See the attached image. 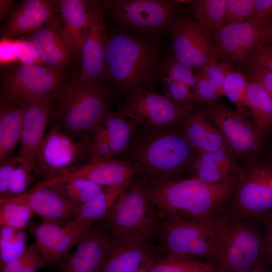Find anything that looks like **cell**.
<instances>
[{"label": "cell", "mask_w": 272, "mask_h": 272, "mask_svg": "<svg viewBox=\"0 0 272 272\" xmlns=\"http://www.w3.org/2000/svg\"><path fill=\"white\" fill-rule=\"evenodd\" d=\"M249 65L262 67L272 72V47L259 42L253 50Z\"/></svg>", "instance_id": "45"}, {"label": "cell", "mask_w": 272, "mask_h": 272, "mask_svg": "<svg viewBox=\"0 0 272 272\" xmlns=\"http://www.w3.org/2000/svg\"><path fill=\"white\" fill-rule=\"evenodd\" d=\"M93 223L73 220L63 224L41 222L32 224L30 232L48 264L58 267L72 248L89 232Z\"/></svg>", "instance_id": "15"}, {"label": "cell", "mask_w": 272, "mask_h": 272, "mask_svg": "<svg viewBox=\"0 0 272 272\" xmlns=\"http://www.w3.org/2000/svg\"><path fill=\"white\" fill-rule=\"evenodd\" d=\"M151 241L143 238H119L110 234L98 272H134L144 263L165 256L161 248Z\"/></svg>", "instance_id": "19"}, {"label": "cell", "mask_w": 272, "mask_h": 272, "mask_svg": "<svg viewBox=\"0 0 272 272\" xmlns=\"http://www.w3.org/2000/svg\"><path fill=\"white\" fill-rule=\"evenodd\" d=\"M229 219L226 213L194 220L159 217L154 239L165 256L199 260L215 266Z\"/></svg>", "instance_id": "4"}, {"label": "cell", "mask_w": 272, "mask_h": 272, "mask_svg": "<svg viewBox=\"0 0 272 272\" xmlns=\"http://www.w3.org/2000/svg\"><path fill=\"white\" fill-rule=\"evenodd\" d=\"M263 42L272 47V26L269 29Z\"/></svg>", "instance_id": "54"}, {"label": "cell", "mask_w": 272, "mask_h": 272, "mask_svg": "<svg viewBox=\"0 0 272 272\" xmlns=\"http://www.w3.org/2000/svg\"><path fill=\"white\" fill-rule=\"evenodd\" d=\"M226 213L233 220L272 217V150L241 165Z\"/></svg>", "instance_id": "6"}, {"label": "cell", "mask_w": 272, "mask_h": 272, "mask_svg": "<svg viewBox=\"0 0 272 272\" xmlns=\"http://www.w3.org/2000/svg\"><path fill=\"white\" fill-rule=\"evenodd\" d=\"M174 57L191 69L200 70L213 58L214 33L194 19L183 18L171 25Z\"/></svg>", "instance_id": "18"}, {"label": "cell", "mask_w": 272, "mask_h": 272, "mask_svg": "<svg viewBox=\"0 0 272 272\" xmlns=\"http://www.w3.org/2000/svg\"><path fill=\"white\" fill-rule=\"evenodd\" d=\"M32 213L27 207L7 201L0 197V225L1 228L21 229L29 221Z\"/></svg>", "instance_id": "38"}, {"label": "cell", "mask_w": 272, "mask_h": 272, "mask_svg": "<svg viewBox=\"0 0 272 272\" xmlns=\"http://www.w3.org/2000/svg\"><path fill=\"white\" fill-rule=\"evenodd\" d=\"M89 159L88 139L75 142L63 133L51 129L45 135L41 147L39 169L57 175Z\"/></svg>", "instance_id": "20"}, {"label": "cell", "mask_w": 272, "mask_h": 272, "mask_svg": "<svg viewBox=\"0 0 272 272\" xmlns=\"http://www.w3.org/2000/svg\"><path fill=\"white\" fill-rule=\"evenodd\" d=\"M89 21L83 33L80 72L74 78L83 83L102 82L105 77L107 38L104 13L99 1H88Z\"/></svg>", "instance_id": "16"}, {"label": "cell", "mask_w": 272, "mask_h": 272, "mask_svg": "<svg viewBox=\"0 0 272 272\" xmlns=\"http://www.w3.org/2000/svg\"><path fill=\"white\" fill-rule=\"evenodd\" d=\"M15 3L11 0L0 1V18L2 20H6L12 9Z\"/></svg>", "instance_id": "51"}, {"label": "cell", "mask_w": 272, "mask_h": 272, "mask_svg": "<svg viewBox=\"0 0 272 272\" xmlns=\"http://www.w3.org/2000/svg\"><path fill=\"white\" fill-rule=\"evenodd\" d=\"M158 219L148 195V185L137 175L103 221L113 236L143 238L152 241Z\"/></svg>", "instance_id": "7"}, {"label": "cell", "mask_w": 272, "mask_h": 272, "mask_svg": "<svg viewBox=\"0 0 272 272\" xmlns=\"http://www.w3.org/2000/svg\"><path fill=\"white\" fill-rule=\"evenodd\" d=\"M241 165L230 151L198 152L189 177L208 183H236Z\"/></svg>", "instance_id": "25"}, {"label": "cell", "mask_w": 272, "mask_h": 272, "mask_svg": "<svg viewBox=\"0 0 272 272\" xmlns=\"http://www.w3.org/2000/svg\"><path fill=\"white\" fill-rule=\"evenodd\" d=\"M162 78L181 83L194 90L196 83L192 69L179 61L174 56L165 64Z\"/></svg>", "instance_id": "41"}, {"label": "cell", "mask_w": 272, "mask_h": 272, "mask_svg": "<svg viewBox=\"0 0 272 272\" xmlns=\"http://www.w3.org/2000/svg\"><path fill=\"white\" fill-rule=\"evenodd\" d=\"M110 233L102 220L94 223L89 232L59 265L58 272H98L105 255Z\"/></svg>", "instance_id": "24"}, {"label": "cell", "mask_w": 272, "mask_h": 272, "mask_svg": "<svg viewBox=\"0 0 272 272\" xmlns=\"http://www.w3.org/2000/svg\"><path fill=\"white\" fill-rule=\"evenodd\" d=\"M188 110L166 96L142 87L129 92L119 111L137 125L153 128L181 125Z\"/></svg>", "instance_id": "13"}, {"label": "cell", "mask_w": 272, "mask_h": 272, "mask_svg": "<svg viewBox=\"0 0 272 272\" xmlns=\"http://www.w3.org/2000/svg\"><path fill=\"white\" fill-rule=\"evenodd\" d=\"M150 272H217L208 262L176 256H165L156 259Z\"/></svg>", "instance_id": "33"}, {"label": "cell", "mask_w": 272, "mask_h": 272, "mask_svg": "<svg viewBox=\"0 0 272 272\" xmlns=\"http://www.w3.org/2000/svg\"><path fill=\"white\" fill-rule=\"evenodd\" d=\"M49 186L77 207L89 200L103 188L101 185L80 179L67 180Z\"/></svg>", "instance_id": "34"}, {"label": "cell", "mask_w": 272, "mask_h": 272, "mask_svg": "<svg viewBox=\"0 0 272 272\" xmlns=\"http://www.w3.org/2000/svg\"><path fill=\"white\" fill-rule=\"evenodd\" d=\"M18 230L1 228L0 268L17 258L26 246L24 234Z\"/></svg>", "instance_id": "36"}, {"label": "cell", "mask_w": 272, "mask_h": 272, "mask_svg": "<svg viewBox=\"0 0 272 272\" xmlns=\"http://www.w3.org/2000/svg\"><path fill=\"white\" fill-rule=\"evenodd\" d=\"M130 182L103 188L95 196L77 208L74 219L92 223L104 220Z\"/></svg>", "instance_id": "29"}, {"label": "cell", "mask_w": 272, "mask_h": 272, "mask_svg": "<svg viewBox=\"0 0 272 272\" xmlns=\"http://www.w3.org/2000/svg\"><path fill=\"white\" fill-rule=\"evenodd\" d=\"M252 19H272V0H255V12Z\"/></svg>", "instance_id": "48"}, {"label": "cell", "mask_w": 272, "mask_h": 272, "mask_svg": "<svg viewBox=\"0 0 272 272\" xmlns=\"http://www.w3.org/2000/svg\"><path fill=\"white\" fill-rule=\"evenodd\" d=\"M249 66L250 79L260 85L272 99V72L260 67Z\"/></svg>", "instance_id": "46"}, {"label": "cell", "mask_w": 272, "mask_h": 272, "mask_svg": "<svg viewBox=\"0 0 272 272\" xmlns=\"http://www.w3.org/2000/svg\"><path fill=\"white\" fill-rule=\"evenodd\" d=\"M165 96L186 110L196 107L193 91L186 85L162 78Z\"/></svg>", "instance_id": "40"}, {"label": "cell", "mask_w": 272, "mask_h": 272, "mask_svg": "<svg viewBox=\"0 0 272 272\" xmlns=\"http://www.w3.org/2000/svg\"><path fill=\"white\" fill-rule=\"evenodd\" d=\"M237 272H269L265 268V266L261 265L252 268L239 271Z\"/></svg>", "instance_id": "53"}, {"label": "cell", "mask_w": 272, "mask_h": 272, "mask_svg": "<svg viewBox=\"0 0 272 272\" xmlns=\"http://www.w3.org/2000/svg\"><path fill=\"white\" fill-rule=\"evenodd\" d=\"M227 0L192 1L191 10L195 20L202 27L214 33L222 25Z\"/></svg>", "instance_id": "32"}, {"label": "cell", "mask_w": 272, "mask_h": 272, "mask_svg": "<svg viewBox=\"0 0 272 272\" xmlns=\"http://www.w3.org/2000/svg\"><path fill=\"white\" fill-rule=\"evenodd\" d=\"M3 199L28 208L42 222L63 224L75 218L78 207L68 201L51 186H34L16 196L1 195Z\"/></svg>", "instance_id": "21"}, {"label": "cell", "mask_w": 272, "mask_h": 272, "mask_svg": "<svg viewBox=\"0 0 272 272\" xmlns=\"http://www.w3.org/2000/svg\"><path fill=\"white\" fill-rule=\"evenodd\" d=\"M14 44L17 61L40 65L44 63L36 48L28 39H14Z\"/></svg>", "instance_id": "43"}, {"label": "cell", "mask_w": 272, "mask_h": 272, "mask_svg": "<svg viewBox=\"0 0 272 272\" xmlns=\"http://www.w3.org/2000/svg\"><path fill=\"white\" fill-rule=\"evenodd\" d=\"M248 80L239 72L229 70L225 77L223 85V95L238 108H248L247 88Z\"/></svg>", "instance_id": "37"}, {"label": "cell", "mask_w": 272, "mask_h": 272, "mask_svg": "<svg viewBox=\"0 0 272 272\" xmlns=\"http://www.w3.org/2000/svg\"><path fill=\"white\" fill-rule=\"evenodd\" d=\"M14 39L2 38L0 42V61L2 65L17 61Z\"/></svg>", "instance_id": "47"}, {"label": "cell", "mask_w": 272, "mask_h": 272, "mask_svg": "<svg viewBox=\"0 0 272 272\" xmlns=\"http://www.w3.org/2000/svg\"><path fill=\"white\" fill-rule=\"evenodd\" d=\"M231 67L227 63L218 61L213 58L197 73L210 80L223 92V85L226 75Z\"/></svg>", "instance_id": "44"}, {"label": "cell", "mask_w": 272, "mask_h": 272, "mask_svg": "<svg viewBox=\"0 0 272 272\" xmlns=\"http://www.w3.org/2000/svg\"><path fill=\"white\" fill-rule=\"evenodd\" d=\"M88 151L90 158L93 156L114 158L110 147L108 133L103 124L90 136Z\"/></svg>", "instance_id": "42"}, {"label": "cell", "mask_w": 272, "mask_h": 272, "mask_svg": "<svg viewBox=\"0 0 272 272\" xmlns=\"http://www.w3.org/2000/svg\"><path fill=\"white\" fill-rule=\"evenodd\" d=\"M27 38L47 66L62 70L77 55L69 43L58 13Z\"/></svg>", "instance_id": "22"}, {"label": "cell", "mask_w": 272, "mask_h": 272, "mask_svg": "<svg viewBox=\"0 0 272 272\" xmlns=\"http://www.w3.org/2000/svg\"><path fill=\"white\" fill-rule=\"evenodd\" d=\"M229 219L215 267L217 272H237L266 264L265 238L261 221Z\"/></svg>", "instance_id": "9"}, {"label": "cell", "mask_w": 272, "mask_h": 272, "mask_svg": "<svg viewBox=\"0 0 272 272\" xmlns=\"http://www.w3.org/2000/svg\"><path fill=\"white\" fill-rule=\"evenodd\" d=\"M42 268L53 269L44 259L34 243L26 245L20 255L1 267L0 272H36Z\"/></svg>", "instance_id": "35"}, {"label": "cell", "mask_w": 272, "mask_h": 272, "mask_svg": "<svg viewBox=\"0 0 272 272\" xmlns=\"http://www.w3.org/2000/svg\"><path fill=\"white\" fill-rule=\"evenodd\" d=\"M155 260L150 261L144 263L134 272H150L151 267Z\"/></svg>", "instance_id": "52"}, {"label": "cell", "mask_w": 272, "mask_h": 272, "mask_svg": "<svg viewBox=\"0 0 272 272\" xmlns=\"http://www.w3.org/2000/svg\"><path fill=\"white\" fill-rule=\"evenodd\" d=\"M58 1L24 0L14 4L1 28L2 38L14 39L40 28L58 12Z\"/></svg>", "instance_id": "23"}, {"label": "cell", "mask_w": 272, "mask_h": 272, "mask_svg": "<svg viewBox=\"0 0 272 272\" xmlns=\"http://www.w3.org/2000/svg\"><path fill=\"white\" fill-rule=\"evenodd\" d=\"M62 70L19 63L1 74L0 104L23 108L52 94L63 83Z\"/></svg>", "instance_id": "10"}, {"label": "cell", "mask_w": 272, "mask_h": 272, "mask_svg": "<svg viewBox=\"0 0 272 272\" xmlns=\"http://www.w3.org/2000/svg\"><path fill=\"white\" fill-rule=\"evenodd\" d=\"M102 5L123 29L137 33L160 30L175 13L172 3L163 0H108Z\"/></svg>", "instance_id": "12"}, {"label": "cell", "mask_w": 272, "mask_h": 272, "mask_svg": "<svg viewBox=\"0 0 272 272\" xmlns=\"http://www.w3.org/2000/svg\"><path fill=\"white\" fill-rule=\"evenodd\" d=\"M181 126L187 140L197 152L230 151L219 129L196 107L188 111Z\"/></svg>", "instance_id": "26"}, {"label": "cell", "mask_w": 272, "mask_h": 272, "mask_svg": "<svg viewBox=\"0 0 272 272\" xmlns=\"http://www.w3.org/2000/svg\"><path fill=\"white\" fill-rule=\"evenodd\" d=\"M235 183H208L189 177L148 185V193L160 218L199 220L217 213Z\"/></svg>", "instance_id": "3"}, {"label": "cell", "mask_w": 272, "mask_h": 272, "mask_svg": "<svg viewBox=\"0 0 272 272\" xmlns=\"http://www.w3.org/2000/svg\"><path fill=\"white\" fill-rule=\"evenodd\" d=\"M247 88L251 120L258 130L270 138L272 135V99L257 83L250 79Z\"/></svg>", "instance_id": "30"}, {"label": "cell", "mask_w": 272, "mask_h": 272, "mask_svg": "<svg viewBox=\"0 0 272 272\" xmlns=\"http://www.w3.org/2000/svg\"><path fill=\"white\" fill-rule=\"evenodd\" d=\"M176 2H178V3H186V2H188L189 1H176Z\"/></svg>", "instance_id": "55"}, {"label": "cell", "mask_w": 272, "mask_h": 272, "mask_svg": "<svg viewBox=\"0 0 272 272\" xmlns=\"http://www.w3.org/2000/svg\"><path fill=\"white\" fill-rule=\"evenodd\" d=\"M138 173L137 167L128 161L93 156L86 162L42 180L35 186H49L79 179L109 186L130 183Z\"/></svg>", "instance_id": "17"}, {"label": "cell", "mask_w": 272, "mask_h": 272, "mask_svg": "<svg viewBox=\"0 0 272 272\" xmlns=\"http://www.w3.org/2000/svg\"><path fill=\"white\" fill-rule=\"evenodd\" d=\"M24 108L0 104V164L13 158L20 143Z\"/></svg>", "instance_id": "28"}, {"label": "cell", "mask_w": 272, "mask_h": 272, "mask_svg": "<svg viewBox=\"0 0 272 272\" xmlns=\"http://www.w3.org/2000/svg\"><path fill=\"white\" fill-rule=\"evenodd\" d=\"M271 26L272 19L222 26L214 33L213 58L231 66L249 64L253 50Z\"/></svg>", "instance_id": "11"}, {"label": "cell", "mask_w": 272, "mask_h": 272, "mask_svg": "<svg viewBox=\"0 0 272 272\" xmlns=\"http://www.w3.org/2000/svg\"><path fill=\"white\" fill-rule=\"evenodd\" d=\"M197 109L219 129L240 165L272 150L270 138L263 134L248 118L250 113L247 108L234 110L219 103Z\"/></svg>", "instance_id": "8"}, {"label": "cell", "mask_w": 272, "mask_h": 272, "mask_svg": "<svg viewBox=\"0 0 272 272\" xmlns=\"http://www.w3.org/2000/svg\"><path fill=\"white\" fill-rule=\"evenodd\" d=\"M109 92L102 82L63 83L52 94L49 125L75 142L86 141L109 111Z\"/></svg>", "instance_id": "2"}, {"label": "cell", "mask_w": 272, "mask_h": 272, "mask_svg": "<svg viewBox=\"0 0 272 272\" xmlns=\"http://www.w3.org/2000/svg\"><path fill=\"white\" fill-rule=\"evenodd\" d=\"M24 173L18 170L13 171L8 187L13 191H19L24 188L25 183L24 181Z\"/></svg>", "instance_id": "50"}, {"label": "cell", "mask_w": 272, "mask_h": 272, "mask_svg": "<svg viewBox=\"0 0 272 272\" xmlns=\"http://www.w3.org/2000/svg\"><path fill=\"white\" fill-rule=\"evenodd\" d=\"M265 238L266 263L272 268V217L261 221Z\"/></svg>", "instance_id": "49"}, {"label": "cell", "mask_w": 272, "mask_h": 272, "mask_svg": "<svg viewBox=\"0 0 272 272\" xmlns=\"http://www.w3.org/2000/svg\"><path fill=\"white\" fill-rule=\"evenodd\" d=\"M159 54L147 40L125 32L107 36L105 77L119 89L147 88L155 76Z\"/></svg>", "instance_id": "5"}, {"label": "cell", "mask_w": 272, "mask_h": 272, "mask_svg": "<svg viewBox=\"0 0 272 272\" xmlns=\"http://www.w3.org/2000/svg\"><path fill=\"white\" fill-rule=\"evenodd\" d=\"M103 124L108 133L112 156L115 158L127 148L137 125L119 111H109Z\"/></svg>", "instance_id": "31"}, {"label": "cell", "mask_w": 272, "mask_h": 272, "mask_svg": "<svg viewBox=\"0 0 272 272\" xmlns=\"http://www.w3.org/2000/svg\"><path fill=\"white\" fill-rule=\"evenodd\" d=\"M52 94L23 107V123L19 150L15 156L1 167L18 163L28 173L38 170L40 151L49 122Z\"/></svg>", "instance_id": "14"}, {"label": "cell", "mask_w": 272, "mask_h": 272, "mask_svg": "<svg viewBox=\"0 0 272 272\" xmlns=\"http://www.w3.org/2000/svg\"><path fill=\"white\" fill-rule=\"evenodd\" d=\"M150 128L132 148L128 160L147 185L178 180L188 173L198 152L183 128Z\"/></svg>", "instance_id": "1"}, {"label": "cell", "mask_w": 272, "mask_h": 272, "mask_svg": "<svg viewBox=\"0 0 272 272\" xmlns=\"http://www.w3.org/2000/svg\"><path fill=\"white\" fill-rule=\"evenodd\" d=\"M255 0H227L223 25L251 20L255 12Z\"/></svg>", "instance_id": "39"}, {"label": "cell", "mask_w": 272, "mask_h": 272, "mask_svg": "<svg viewBox=\"0 0 272 272\" xmlns=\"http://www.w3.org/2000/svg\"><path fill=\"white\" fill-rule=\"evenodd\" d=\"M65 36L77 56H81L83 33L89 21L88 1H58Z\"/></svg>", "instance_id": "27"}]
</instances>
